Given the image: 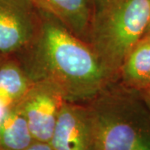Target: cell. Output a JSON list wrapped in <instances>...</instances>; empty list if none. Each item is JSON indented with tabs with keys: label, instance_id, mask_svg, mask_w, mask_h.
Here are the masks:
<instances>
[{
	"label": "cell",
	"instance_id": "obj_12",
	"mask_svg": "<svg viewBox=\"0 0 150 150\" xmlns=\"http://www.w3.org/2000/svg\"><path fill=\"white\" fill-rule=\"evenodd\" d=\"M139 94L140 95L141 100L144 103L145 107L150 112V88H146L144 90L139 91Z\"/></svg>",
	"mask_w": 150,
	"mask_h": 150
},
{
	"label": "cell",
	"instance_id": "obj_9",
	"mask_svg": "<svg viewBox=\"0 0 150 150\" xmlns=\"http://www.w3.org/2000/svg\"><path fill=\"white\" fill-rule=\"evenodd\" d=\"M34 142L18 104L7 108L0 122V150H24Z\"/></svg>",
	"mask_w": 150,
	"mask_h": 150
},
{
	"label": "cell",
	"instance_id": "obj_2",
	"mask_svg": "<svg viewBox=\"0 0 150 150\" xmlns=\"http://www.w3.org/2000/svg\"><path fill=\"white\" fill-rule=\"evenodd\" d=\"M150 31V0H104L93 12L89 44L110 75Z\"/></svg>",
	"mask_w": 150,
	"mask_h": 150
},
{
	"label": "cell",
	"instance_id": "obj_10",
	"mask_svg": "<svg viewBox=\"0 0 150 150\" xmlns=\"http://www.w3.org/2000/svg\"><path fill=\"white\" fill-rule=\"evenodd\" d=\"M33 82L19 62L5 59L0 64V105L7 108L17 104Z\"/></svg>",
	"mask_w": 150,
	"mask_h": 150
},
{
	"label": "cell",
	"instance_id": "obj_5",
	"mask_svg": "<svg viewBox=\"0 0 150 150\" xmlns=\"http://www.w3.org/2000/svg\"><path fill=\"white\" fill-rule=\"evenodd\" d=\"M65 102L63 93L50 82L43 79L33 82L18 104L27 118L35 141L49 143Z\"/></svg>",
	"mask_w": 150,
	"mask_h": 150
},
{
	"label": "cell",
	"instance_id": "obj_1",
	"mask_svg": "<svg viewBox=\"0 0 150 150\" xmlns=\"http://www.w3.org/2000/svg\"><path fill=\"white\" fill-rule=\"evenodd\" d=\"M39 11L36 37L20 63L33 80L43 79L59 88L68 102L93 98L106 85L110 75L88 43L59 19Z\"/></svg>",
	"mask_w": 150,
	"mask_h": 150
},
{
	"label": "cell",
	"instance_id": "obj_15",
	"mask_svg": "<svg viewBox=\"0 0 150 150\" xmlns=\"http://www.w3.org/2000/svg\"><path fill=\"white\" fill-rule=\"evenodd\" d=\"M5 59H6V57H4V56H3V55H1V54H0V64H1L5 60Z\"/></svg>",
	"mask_w": 150,
	"mask_h": 150
},
{
	"label": "cell",
	"instance_id": "obj_3",
	"mask_svg": "<svg viewBox=\"0 0 150 150\" xmlns=\"http://www.w3.org/2000/svg\"><path fill=\"white\" fill-rule=\"evenodd\" d=\"M89 108L96 150H150V112L145 105L133 97H106Z\"/></svg>",
	"mask_w": 150,
	"mask_h": 150
},
{
	"label": "cell",
	"instance_id": "obj_17",
	"mask_svg": "<svg viewBox=\"0 0 150 150\" xmlns=\"http://www.w3.org/2000/svg\"><path fill=\"white\" fill-rule=\"evenodd\" d=\"M149 32H150V31H149Z\"/></svg>",
	"mask_w": 150,
	"mask_h": 150
},
{
	"label": "cell",
	"instance_id": "obj_14",
	"mask_svg": "<svg viewBox=\"0 0 150 150\" xmlns=\"http://www.w3.org/2000/svg\"><path fill=\"white\" fill-rule=\"evenodd\" d=\"M5 108H4L2 105H0V122H1V118L3 117V114H4V112L5 111Z\"/></svg>",
	"mask_w": 150,
	"mask_h": 150
},
{
	"label": "cell",
	"instance_id": "obj_4",
	"mask_svg": "<svg viewBox=\"0 0 150 150\" xmlns=\"http://www.w3.org/2000/svg\"><path fill=\"white\" fill-rule=\"evenodd\" d=\"M39 11L32 0H0V54L21 53L36 37Z\"/></svg>",
	"mask_w": 150,
	"mask_h": 150
},
{
	"label": "cell",
	"instance_id": "obj_11",
	"mask_svg": "<svg viewBox=\"0 0 150 150\" xmlns=\"http://www.w3.org/2000/svg\"><path fill=\"white\" fill-rule=\"evenodd\" d=\"M24 150H53V149L51 145L49 144V143L35 141L33 144Z\"/></svg>",
	"mask_w": 150,
	"mask_h": 150
},
{
	"label": "cell",
	"instance_id": "obj_7",
	"mask_svg": "<svg viewBox=\"0 0 150 150\" xmlns=\"http://www.w3.org/2000/svg\"><path fill=\"white\" fill-rule=\"evenodd\" d=\"M38 9L59 19L86 41L89 37L94 7L91 0H32Z\"/></svg>",
	"mask_w": 150,
	"mask_h": 150
},
{
	"label": "cell",
	"instance_id": "obj_8",
	"mask_svg": "<svg viewBox=\"0 0 150 150\" xmlns=\"http://www.w3.org/2000/svg\"><path fill=\"white\" fill-rule=\"evenodd\" d=\"M119 74L125 87L141 91L150 85V32L130 50L123 61Z\"/></svg>",
	"mask_w": 150,
	"mask_h": 150
},
{
	"label": "cell",
	"instance_id": "obj_13",
	"mask_svg": "<svg viewBox=\"0 0 150 150\" xmlns=\"http://www.w3.org/2000/svg\"><path fill=\"white\" fill-rule=\"evenodd\" d=\"M91 1H92V3H93V4L94 8H95L98 7L99 4H101L104 0H91Z\"/></svg>",
	"mask_w": 150,
	"mask_h": 150
},
{
	"label": "cell",
	"instance_id": "obj_16",
	"mask_svg": "<svg viewBox=\"0 0 150 150\" xmlns=\"http://www.w3.org/2000/svg\"><path fill=\"white\" fill-rule=\"evenodd\" d=\"M150 88V85H149V88Z\"/></svg>",
	"mask_w": 150,
	"mask_h": 150
},
{
	"label": "cell",
	"instance_id": "obj_6",
	"mask_svg": "<svg viewBox=\"0 0 150 150\" xmlns=\"http://www.w3.org/2000/svg\"><path fill=\"white\" fill-rule=\"evenodd\" d=\"M49 144L53 150H96L89 106L66 101L59 111Z\"/></svg>",
	"mask_w": 150,
	"mask_h": 150
}]
</instances>
